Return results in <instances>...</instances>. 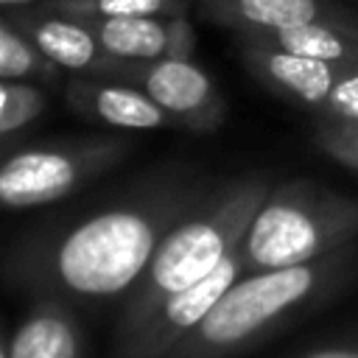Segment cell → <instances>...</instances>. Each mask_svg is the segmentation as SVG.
I'll use <instances>...</instances> for the list:
<instances>
[{
	"label": "cell",
	"instance_id": "obj_10",
	"mask_svg": "<svg viewBox=\"0 0 358 358\" xmlns=\"http://www.w3.org/2000/svg\"><path fill=\"white\" fill-rule=\"evenodd\" d=\"M201 14L238 34H263L305 22H358L336 0H199Z\"/></svg>",
	"mask_w": 358,
	"mask_h": 358
},
{
	"label": "cell",
	"instance_id": "obj_2",
	"mask_svg": "<svg viewBox=\"0 0 358 358\" xmlns=\"http://www.w3.org/2000/svg\"><path fill=\"white\" fill-rule=\"evenodd\" d=\"M358 274V241L324 257L246 271L165 358H238L333 299Z\"/></svg>",
	"mask_w": 358,
	"mask_h": 358
},
{
	"label": "cell",
	"instance_id": "obj_5",
	"mask_svg": "<svg viewBox=\"0 0 358 358\" xmlns=\"http://www.w3.org/2000/svg\"><path fill=\"white\" fill-rule=\"evenodd\" d=\"M123 154L126 143L120 140H78L22 148L0 162V207L25 210L53 204L109 171Z\"/></svg>",
	"mask_w": 358,
	"mask_h": 358
},
{
	"label": "cell",
	"instance_id": "obj_6",
	"mask_svg": "<svg viewBox=\"0 0 358 358\" xmlns=\"http://www.w3.org/2000/svg\"><path fill=\"white\" fill-rule=\"evenodd\" d=\"M246 274L241 243L199 282L171 294L131 336L115 341V358H165L221 299V294Z\"/></svg>",
	"mask_w": 358,
	"mask_h": 358
},
{
	"label": "cell",
	"instance_id": "obj_7",
	"mask_svg": "<svg viewBox=\"0 0 358 358\" xmlns=\"http://www.w3.org/2000/svg\"><path fill=\"white\" fill-rule=\"evenodd\" d=\"M117 78L151 95L182 129L215 131L224 123L227 103L215 81L193 59L162 56L154 62H126Z\"/></svg>",
	"mask_w": 358,
	"mask_h": 358
},
{
	"label": "cell",
	"instance_id": "obj_18",
	"mask_svg": "<svg viewBox=\"0 0 358 358\" xmlns=\"http://www.w3.org/2000/svg\"><path fill=\"white\" fill-rule=\"evenodd\" d=\"M313 143L327 159L358 173V123L313 117Z\"/></svg>",
	"mask_w": 358,
	"mask_h": 358
},
{
	"label": "cell",
	"instance_id": "obj_4",
	"mask_svg": "<svg viewBox=\"0 0 358 358\" xmlns=\"http://www.w3.org/2000/svg\"><path fill=\"white\" fill-rule=\"evenodd\" d=\"M358 241V196L313 179L274 182L257 207L241 255L246 271L308 263Z\"/></svg>",
	"mask_w": 358,
	"mask_h": 358
},
{
	"label": "cell",
	"instance_id": "obj_23",
	"mask_svg": "<svg viewBox=\"0 0 358 358\" xmlns=\"http://www.w3.org/2000/svg\"><path fill=\"white\" fill-rule=\"evenodd\" d=\"M0 358H8V336L3 330V324H0Z\"/></svg>",
	"mask_w": 358,
	"mask_h": 358
},
{
	"label": "cell",
	"instance_id": "obj_3",
	"mask_svg": "<svg viewBox=\"0 0 358 358\" xmlns=\"http://www.w3.org/2000/svg\"><path fill=\"white\" fill-rule=\"evenodd\" d=\"M271 187L274 179L268 173H246L207 187L171 227L143 277L126 294L117 338L131 336L171 294L207 277L243 241Z\"/></svg>",
	"mask_w": 358,
	"mask_h": 358
},
{
	"label": "cell",
	"instance_id": "obj_22",
	"mask_svg": "<svg viewBox=\"0 0 358 358\" xmlns=\"http://www.w3.org/2000/svg\"><path fill=\"white\" fill-rule=\"evenodd\" d=\"M42 0H0V8H25V6H36Z\"/></svg>",
	"mask_w": 358,
	"mask_h": 358
},
{
	"label": "cell",
	"instance_id": "obj_9",
	"mask_svg": "<svg viewBox=\"0 0 358 358\" xmlns=\"http://www.w3.org/2000/svg\"><path fill=\"white\" fill-rule=\"evenodd\" d=\"M56 67L81 73V76H106L117 78L123 70V59L106 53L95 34L76 17L31 8V11H14L8 17Z\"/></svg>",
	"mask_w": 358,
	"mask_h": 358
},
{
	"label": "cell",
	"instance_id": "obj_20",
	"mask_svg": "<svg viewBox=\"0 0 358 358\" xmlns=\"http://www.w3.org/2000/svg\"><path fill=\"white\" fill-rule=\"evenodd\" d=\"M196 48V34L193 25L187 20V14L182 17H168V53L171 59H190Z\"/></svg>",
	"mask_w": 358,
	"mask_h": 358
},
{
	"label": "cell",
	"instance_id": "obj_15",
	"mask_svg": "<svg viewBox=\"0 0 358 358\" xmlns=\"http://www.w3.org/2000/svg\"><path fill=\"white\" fill-rule=\"evenodd\" d=\"M42 11L95 20V17H182L190 8V0H42Z\"/></svg>",
	"mask_w": 358,
	"mask_h": 358
},
{
	"label": "cell",
	"instance_id": "obj_16",
	"mask_svg": "<svg viewBox=\"0 0 358 358\" xmlns=\"http://www.w3.org/2000/svg\"><path fill=\"white\" fill-rule=\"evenodd\" d=\"M59 67L11 22L0 17V78L6 81H53Z\"/></svg>",
	"mask_w": 358,
	"mask_h": 358
},
{
	"label": "cell",
	"instance_id": "obj_17",
	"mask_svg": "<svg viewBox=\"0 0 358 358\" xmlns=\"http://www.w3.org/2000/svg\"><path fill=\"white\" fill-rule=\"evenodd\" d=\"M45 112V95L25 81L0 78V137L17 131Z\"/></svg>",
	"mask_w": 358,
	"mask_h": 358
},
{
	"label": "cell",
	"instance_id": "obj_14",
	"mask_svg": "<svg viewBox=\"0 0 358 358\" xmlns=\"http://www.w3.org/2000/svg\"><path fill=\"white\" fill-rule=\"evenodd\" d=\"M81 22L106 53L123 62H154L168 53V17H95Z\"/></svg>",
	"mask_w": 358,
	"mask_h": 358
},
{
	"label": "cell",
	"instance_id": "obj_13",
	"mask_svg": "<svg viewBox=\"0 0 358 358\" xmlns=\"http://www.w3.org/2000/svg\"><path fill=\"white\" fill-rule=\"evenodd\" d=\"M235 39L271 45V48L322 59V62L358 64V22H305V25L280 28V31L238 34Z\"/></svg>",
	"mask_w": 358,
	"mask_h": 358
},
{
	"label": "cell",
	"instance_id": "obj_12",
	"mask_svg": "<svg viewBox=\"0 0 358 358\" xmlns=\"http://www.w3.org/2000/svg\"><path fill=\"white\" fill-rule=\"evenodd\" d=\"M78 319L59 296H39L8 336V358H81Z\"/></svg>",
	"mask_w": 358,
	"mask_h": 358
},
{
	"label": "cell",
	"instance_id": "obj_19",
	"mask_svg": "<svg viewBox=\"0 0 358 358\" xmlns=\"http://www.w3.org/2000/svg\"><path fill=\"white\" fill-rule=\"evenodd\" d=\"M313 117H330V120H350L358 123V64L333 87L324 109Z\"/></svg>",
	"mask_w": 358,
	"mask_h": 358
},
{
	"label": "cell",
	"instance_id": "obj_1",
	"mask_svg": "<svg viewBox=\"0 0 358 358\" xmlns=\"http://www.w3.org/2000/svg\"><path fill=\"white\" fill-rule=\"evenodd\" d=\"M207 187L185 171L145 179L70 229L20 249L11 271L39 296L101 302L131 291L171 227Z\"/></svg>",
	"mask_w": 358,
	"mask_h": 358
},
{
	"label": "cell",
	"instance_id": "obj_11",
	"mask_svg": "<svg viewBox=\"0 0 358 358\" xmlns=\"http://www.w3.org/2000/svg\"><path fill=\"white\" fill-rule=\"evenodd\" d=\"M67 101L84 117L101 120L115 129H162L176 126L173 117L140 87L106 78V76H81L67 84Z\"/></svg>",
	"mask_w": 358,
	"mask_h": 358
},
{
	"label": "cell",
	"instance_id": "obj_8",
	"mask_svg": "<svg viewBox=\"0 0 358 358\" xmlns=\"http://www.w3.org/2000/svg\"><path fill=\"white\" fill-rule=\"evenodd\" d=\"M238 45L243 64L260 84H266L280 98L308 109L310 115H319L324 109L333 87L355 67V64H336V62L288 53L249 39H238Z\"/></svg>",
	"mask_w": 358,
	"mask_h": 358
},
{
	"label": "cell",
	"instance_id": "obj_21",
	"mask_svg": "<svg viewBox=\"0 0 358 358\" xmlns=\"http://www.w3.org/2000/svg\"><path fill=\"white\" fill-rule=\"evenodd\" d=\"M296 358H358V341H330L313 350H305Z\"/></svg>",
	"mask_w": 358,
	"mask_h": 358
}]
</instances>
